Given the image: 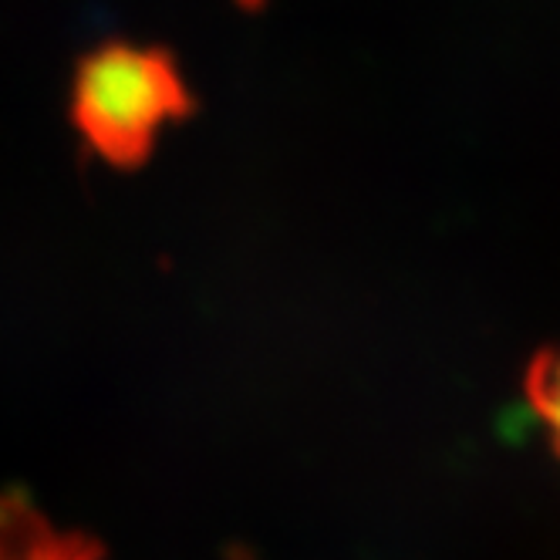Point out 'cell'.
<instances>
[{"label": "cell", "instance_id": "cell-1", "mask_svg": "<svg viewBox=\"0 0 560 560\" xmlns=\"http://www.w3.org/2000/svg\"><path fill=\"white\" fill-rule=\"evenodd\" d=\"M192 112V92L166 48L112 42L82 58L71 85V118L105 163L129 170L159 136Z\"/></svg>", "mask_w": 560, "mask_h": 560}, {"label": "cell", "instance_id": "cell-2", "mask_svg": "<svg viewBox=\"0 0 560 560\" xmlns=\"http://www.w3.org/2000/svg\"><path fill=\"white\" fill-rule=\"evenodd\" d=\"M0 560H102V547L51 524L21 493H0Z\"/></svg>", "mask_w": 560, "mask_h": 560}, {"label": "cell", "instance_id": "cell-3", "mask_svg": "<svg viewBox=\"0 0 560 560\" xmlns=\"http://www.w3.org/2000/svg\"><path fill=\"white\" fill-rule=\"evenodd\" d=\"M527 402L560 453V348L544 351L527 372Z\"/></svg>", "mask_w": 560, "mask_h": 560}]
</instances>
